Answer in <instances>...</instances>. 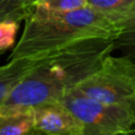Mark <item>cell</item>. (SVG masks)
<instances>
[{"instance_id":"cell-1","label":"cell","mask_w":135,"mask_h":135,"mask_svg":"<svg viewBox=\"0 0 135 135\" xmlns=\"http://www.w3.org/2000/svg\"><path fill=\"white\" fill-rule=\"evenodd\" d=\"M113 51L114 39L91 38L35 59L34 69L0 103V108H33L59 100L68 90L96 71Z\"/></svg>"},{"instance_id":"cell-2","label":"cell","mask_w":135,"mask_h":135,"mask_svg":"<svg viewBox=\"0 0 135 135\" xmlns=\"http://www.w3.org/2000/svg\"><path fill=\"white\" fill-rule=\"evenodd\" d=\"M118 30L115 22L89 5L70 12H50L34 5L8 59H37L84 39H115Z\"/></svg>"},{"instance_id":"cell-3","label":"cell","mask_w":135,"mask_h":135,"mask_svg":"<svg viewBox=\"0 0 135 135\" xmlns=\"http://www.w3.org/2000/svg\"><path fill=\"white\" fill-rule=\"evenodd\" d=\"M92 99L118 105L135 114V62L130 58H104L100 66L72 88Z\"/></svg>"},{"instance_id":"cell-4","label":"cell","mask_w":135,"mask_h":135,"mask_svg":"<svg viewBox=\"0 0 135 135\" xmlns=\"http://www.w3.org/2000/svg\"><path fill=\"white\" fill-rule=\"evenodd\" d=\"M59 100L82 122L83 135H118L135 126V114L127 109L92 99L73 89Z\"/></svg>"},{"instance_id":"cell-5","label":"cell","mask_w":135,"mask_h":135,"mask_svg":"<svg viewBox=\"0 0 135 135\" xmlns=\"http://www.w3.org/2000/svg\"><path fill=\"white\" fill-rule=\"evenodd\" d=\"M35 127L42 135H83L82 122L60 100L33 107Z\"/></svg>"},{"instance_id":"cell-6","label":"cell","mask_w":135,"mask_h":135,"mask_svg":"<svg viewBox=\"0 0 135 135\" xmlns=\"http://www.w3.org/2000/svg\"><path fill=\"white\" fill-rule=\"evenodd\" d=\"M0 135H42L35 127L33 108H0Z\"/></svg>"},{"instance_id":"cell-7","label":"cell","mask_w":135,"mask_h":135,"mask_svg":"<svg viewBox=\"0 0 135 135\" xmlns=\"http://www.w3.org/2000/svg\"><path fill=\"white\" fill-rule=\"evenodd\" d=\"M35 64V59H8L5 64L0 65V103L26 77Z\"/></svg>"},{"instance_id":"cell-8","label":"cell","mask_w":135,"mask_h":135,"mask_svg":"<svg viewBox=\"0 0 135 135\" xmlns=\"http://www.w3.org/2000/svg\"><path fill=\"white\" fill-rule=\"evenodd\" d=\"M118 34L114 39L115 50L135 62V7L118 25Z\"/></svg>"},{"instance_id":"cell-9","label":"cell","mask_w":135,"mask_h":135,"mask_svg":"<svg viewBox=\"0 0 135 135\" xmlns=\"http://www.w3.org/2000/svg\"><path fill=\"white\" fill-rule=\"evenodd\" d=\"M88 5L119 25L135 7V0H88Z\"/></svg>"},{"instance_id":"cell-10","label":"cell","mask_w":135,"mask_h":135,"mask_svg":"<svg viewBox=\"0 0 135 135\" xmlns=\"http://www.w3.org/2000/svg\"><path fill=\"white\" fill-rule=\"evenodd\" d=\"M33 6L28 0H0V21L7 19L24 21Z\"/></svg>"},{"instance_id":"cell-11","label":"cell","mask_w":135,"mask_h":135,"mask_svg":"<svg viewBox=\"0 0 135 135\" xmlns=\"http://www.w3.org/2000/svg\"><path fill=\"white\" fill-rule=\"evenodd\" d=\"M20 27V21L7 19L0 21V55L14 46Z\"/></svg>"},{"instance_id":"cell-12","label":"cell","mask_w":135,"mask_h":135,"mask_svg":"<svg viewBox=\"0 0 135 135\" xmlns=\"http://www.w3.org/2000/svg\"><path fill=\"white\" fill-rule=\"evenodd\" d=\"M35 5L50 12H70L88 6V0H39Z\"/></svg>"},{"instance_id":"cell-13","label":"cell","mask_w":135,"mask_h":135,"mask_svg":"<svg viewBox=\"0 0 135 135\" xmlns=\"http://www.w3.org/2000/svg\"><path fill=\"white\" fill-rule=\"evenodd\" d=\"M118 135H135V128L133 127V128H131L130 130H128V131H126V132H123V133H120V134H118Z\"/></svg>"},{"instance_id":"cell-14","label":"cell","mask_w":135,"mask_h":135,"mask_svg":"<svg viewBox=\"0 0 135 135\" xmlns=\"http://www.w3.org/2000/svg\"><path fill=\"white\" fill-rule=\"evenodd\" d=\"M30 1V3L32 4V5H35V3L37 2V1H39V0H28Z\"/></svg>"}]
</instances>
